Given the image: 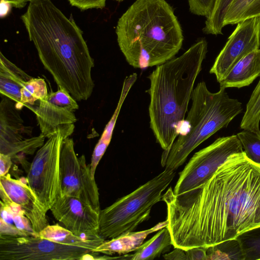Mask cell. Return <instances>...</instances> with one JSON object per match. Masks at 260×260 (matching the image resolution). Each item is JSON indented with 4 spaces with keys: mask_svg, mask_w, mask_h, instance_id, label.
Returning <instances> with one entry per match:
<instances>
[{
    "mask_svg": "<svg viewBox=\"0 0 260 260\" xmlns=\"http://www.w3.org/2000/svg\"><path fill=\"white\" fill-rule=\"evenodd\" d=\"M0 148L31 137L33 127L24 124L15 102L1 95Z\"/></svg>",
    "mask_w": 260,
    "mask_h": 260,
    "instance_id": "obj_15",
    "label": "cell"
},
{
    "mask_svg": "<svg viewBox=\"0 0 260 260\" xmlns=\"http://www.w3.org/2000/svg\"><path fill=\"white\" fill-rule=\"evenodd\" d=\"M61 196L76 197L100 212L99 188L84 155L78 157L73 140L63 139L60 155Z\"/></svg>",
    "mask_w": 260,
    "mask_h": 260,
    "instance_id": "obj_9",
    "label": "cell"
},
{
    "mask_svg": "<svg viewBox=\"0 0 260 260\" xmlns=\"http://www.w3.org/2000/svg\"><path fill=\"white\" fill-rule=\"evenodd\" d=\"M79 108L77 101L66 89L58 87L40 100L32 112L35 114L41 133L46 138L59 127H75L77 119L75 112Z\"/></svg>",
    "mask_w": 260,
    "mask_h": 260,
    "instance_id": "obj_12",
    "label": "cell"
},
{
    "mask_svg": "<svg viewBox=\"0 0 260 260\" xmlns=\"http://www.w3.org/2000/svg\"><path fill=\"white\" fill-rule=\"evenodd\" d=\"M9 3L13 7L18 9L23 8L27 3H30L32 0H2Z\"/></svg>",
    "mask_w": 260,
    "mask_h": 260,
    "instance_id": "obj_36",
    "label": "cell"
},
{
    "mask_svg": "<svg viewBox=\"0 0 260 260\" xmlns=\"http://www.w3.org/2000/svg\"><path fill=\"white\" fill-rule=\"evenodd\" d=\"M207 248L194 247L186 250L187 260H208Z\"/></svg>",
    "mask_w": 260,
    "mask_h": 260,
    "instance_id": "obj_33",
    "label": "cell"
},
{
    "mask_svg": "<svg viewBox=\"0 0 260 260\" xmlns=\"http://www.w3.org/2000/svg\"><path fill=\"white\" fill-rule=\"evenodd\" d=\"M12 165V159L8 155L0 153V177L6 175Z\"/></svg>",
    "mask_w": 260,
    "mask_h": 260,
    "instance_id": "obj_34",
    "label": "cell"
},
{
    "mask_svg": "<svg viewBox=\"0 0 260 260\" xmlns=\"http://www.w3.org/2000/svg\"><path fill=\"white\" fill-rule=\"evenodd\" d=\"M188 2L191 13L207 18L214 9L216 0H188Z\"/></svg>",
    "mask_w": 260,
    "mask_h": 260,
    "instance_id": "obj_30",
    "label": "cell"
},
{
    "mask_svg": "<svg viewBox=\"0 0 260 260\" xmlns=\"http://www.w3.org/2000/svg\"><path fill=\"white\" fill-rule=\"evenodd\" d=\"M172 245L171 234L167 226L159 230L132 254L124 255V259L152 260Z\"/></svg>",
    "mask_w": 260,
    "mask_h": 260,
    "instance_id": "obj_21",
    "label": "cell"
},
{
    "mask_svg": "<svg viewBox=\"0 0 260 260\" xmlns=\"http://www.w3.org/2000/svg\"><path fill=\"white\" fill-rule=\"evenodd\" d=\"M32 78L0 52L1 95L15 102L18 109H20L21 90Z\"/></svg>",
    "mask_w": 260,
    "mask_h": 260,
    "instance_id": "obj_17",
    "label": "cell"
},
{
    "mask_svg": "<svg viewBox=\"0 0 260 260\" xmlns=\"http://www.w3.org/2000/svg\"><path fill=\"white\" fill-rule=\"evenodd\" d=\"M163 257L168 260H187L186 251L179 248H175L172 252L164 255Z\"/></svg>",
    "mask_w": 260,
    "mask_h": 260,
    "instance_id": "obj_35",
    "label": "cell"
},
{
    "mask_svg": "<svg viewBox=\"0 0 260 260\" xmlns=\"http://www.w3.org/2000/svg\"><path fill=\"white\" fill-rule=\"evenodd\" d=\"M119 48L137 69L157 66L175 57L183 36L172 7L165 0H137L116 27Z\"/></svg>",
    "mask_w": 260,
    "mask_h": 260,
    "instance_id": "obj_4",
    "label": "cell"
},
{
    "mask_svg": "<svg viewBox=\"0 0 260 260\" xmlns=\"http://www.w3.org/2000/svg\"><path fill=\"white\" fill-rule=\"evenodd\" d=\"M137 79V74L136 73L126 76L124 79L120 95L116 108L111 119L106 125L101 137L93 151L90 166L91 175L93 178H94L98 165L111 142L113 130L122 105Z\"/></svg>",
    "mask_w": 260,
    "mask_h": 260,
    "instance_id": "obj_19",
    "label": "cell"
},
{
    "mask_svg": "<svg viewBox=\"0 0 260 260\" xmlns=\"http://www.w3.org/2000/svg\"><path fill=\"white\" fill-rule=\"evenodd\" d=\"M116 1H118V2H121V1H123L124 0H115Z\"/></svg>",
    "mask_w": 260,
    "mask_h": 260,
    "instance_id": "obj_38",
    "label": "cell"
},
{
    "mask_svg": "<svg viewBox=\"0 0 260 260\" xmlns=\"http://www.w3.org/2000/svg\"><path fill=\"white\" fill-rule=\"evenodd\" d=\"M244 260L260 259V226L246 231L236 238Z\"/></svg>",
    "mask_w": 260,
    "mask_h": 260,
    "instance_id": "obj_27",
    "label": "cell"
},
{
    "mask_svg": "<svg viewBox=\"0 0 260 260\" xmlns=\"http://www.w3.org/2000/svg\"><path fill=\"white\" fill-rule=\"evenodd\" d=\"M20 18L44 68L77 101L88 100L94 67L83 32L51 0H32Z\"/></svg>",
    "mask_w": 260,
    "mask_h": 260,
    "instance_id": "obj_2",
    "label": "cell"
},
{
    "mask_svg": "<svg viewBox=\"0 0 260 260\" xmlns=\"http://www.w3.org/2000/svg\"><path fill=\"white\" fill-rule=\"evenodd\" d=\"M207 252L209 259H239L244 260L243 253L239 242L236 239L228 240L215 246L209 247Z\"/></svg>",
    "mask_w": 260,
    "mask_h": 260,
    "instance_id": "obj_28",
    "label": "cell"
},
{
    "mask_svg": "<svg viewBox=\"0 0 260 260\" xmlns=\"http://www.w3.org/2000/svg\"><path fill=\"white\" fill-rule=\"evenodd\" d=\"M256 17H260V0H234L227 11L223 25H233Z\"/></svg>",
    "mask_w": 260,
    "mask_h": 260,
    "instance_id": "obj_22",
    "label": "cell"
},
{
    "mask_svg": "<svg viewBox=\"0 0 260 260\" xmlns=\"http://www.w3.org/2000/svg\"><path fill=\"white\" fill-rule=\"evenodd\" d=\"M75 127H59L37 151L29 165L27 183L48 211L61 196L60 155L62 142Z\"/></svg>",
    "mask_w": 260,
    "mask_h": 260,
    "instance_id": "obj_7",
    "label": "cell"
},
{
    "mask_svg": "<svg viewBox=\"0 0 260 260\" xmlns=\"http://www.w3.org/2000/svg\"><path fill=\"white\" fill-rule=\"evenodd\" d=\"M0 235L13 237L28 236L26 234L19 230L15 225L0 219Z\"/></svg>",
    "mask_w": 260,
    "mask_h": 260,
    "instance_id": "obj_32",
    "label": "cell"
},
{
    "mask_svg": "<svg viewBox=\"0 0 260 260\" xmlns=\"http://www.w3.org/2000/svg\"><path fill=\"white\" fill-rule=\"evenodd\" d=\"M167 220L160 222L154 226L139 232H128L115 238L105 241L95 248L93 253H102L107 255L114 253L126 254L136 251L143 244L147 237L155 232L167 226Z\"/></svg>",
    "mask_w": 260,
    "mask_h": 260,
    "instance_id": "obj_18",
    "label": "cell"
},
{
    "mask_svg": "<svg viewBox=\"0 0 260 260\" xmlns=\"http://www.w3.org/2000/svg\"><path fill=\"white\" fill-rule=\"evenodd\" d=\"M207 47L202 39L180 56L156 66L148 76L150 127L164 150L162 167L185 121Z\"/></svg>",
    "mask_w": 260,
    "mask_h": 260,
    "instance_id": "obj_3",
    "label": "cell"
},
{
    "mask_svg": "<svg viewBox=\"0 0 260 260\" xmlns=\"http://www.w3.org/2000/svg\"><path fill=\"white\" fill-rule=\"evenodd\" d=\"M175 174V171L165 169L130 193L101 210L99 236L110 239L135 230L149 218L153 206L162 201L163 192Z\"/></svg>",
    "mask_w": 260,
    "mask_h": 260,
    "instance_id": "obj_6",
    "label": "cell"
},
{
    "mask_svg": "<svg viewBox=\"0 0 260 260\" xmlns=\"http://www.w3.org/2000/svg\"><path fill=\"white\" fill-rule=\"evenodd\" d=\"M0 184L1 201L9 200L19 205L35 233L38 234L49 224L47 211L27 183L12 178L8 173L0 177Z\"/></svg>",
    "mask_w": 260,
    "mask_h": 260,
    "instance_id": "obj_14",
    "label": "cell"
},
{
    "mask_svg": "<svg viewBox=\"0 0 260 260\" xmlns=\"http://www.w3.org/2000/svg\"><path fill=\"white\" fill-rule=\"evenodd\" d=\"M210 70L219 82L240 59L260 47V17L237 24Z\"/></svg>",
    "mask_w": 260,
    "mask_h": 260,
    "instance_id": "obj_11",
    "label": "cell"
},
{
    "mask_svg": "<svg viewBox=\"0 0 260 260\" xmlns=\"http://www.w3.org/2000/svg\"><path fill=\"white\" fill-rule=\"evenodd\" d=\"M236 135L246 157L260 166V132L244 129Z\"/></svg>",
    "mask_w": 260,
    "mask_h": 260,
    "instance_id": "obj_29",
    "label": "cell"
},
{
    "mask_svg": "<svg viewBox=\"0 0 260 260\" xmlns=\"http://www.w3.org/2000/svg\"><path fill=\"white\" fill-rule=\"evenodd\" d=\"M38 236L60 244L88 248L92 252L105 241L100 237L93 239H85L78 236L66 228H63L58 224H48L39 233Z\"/></svg>",
    "mask_w": 260,
    "mask_h": 260,
    "instance_id": "obj_20",
    "label": "cell"
},
{
    "mask_svg": "<svg viewBox=\"0 0 260 260\" xmlns=\"http://www.w3.org/2000/svg\"><path fill=\"white\" fill-rule=\"evenodd\" d=\"M243 152L237 135L217 138L191 157L179 173L174 193L180 194L204 184L231 155Z\"/></svg>",
    "mask_w": 260,
    "mask_h": 260,
    "instance_id": "obj_8",
    "label": "cell"
},
{
    "mask_svg": "<svg viewBox=\"0 0 260 260\" xmlns=\"http://www.w3.org/2000/svg\"><path fill=\"white\" fill-rule=\"evenodd\" d=\"M91 249L56 243L39 236L0 235V260H81Z\"/></svg>",
    "mask_w": 260,
    "mask_h": 260,
    "instance_id": "obj_10",
    "label": "cell"
},
{
    "mask_svg": "<svg viewBox=\"0 0 260 260\" xmlns=\"http://www.w3.org/2000/svg\"><path fill=\"white\" fill-rule=\"evenodd\" d=\"M71 6L82 11L91 9H102L106 6L107 0H68Z\"/></svg>",
    "mask_w": 260,
    "mask_h": 260,
    "instance_id": "obj_31",
    "label": "cell"
},
{
    "mask_svg": "<svg viewBox=\"0 0 260 260\" xmlns=\"http://www.w3.org/2000/svg\"><path fill=\"white\" fill-rule=\"evenodd\" d=\"M260 79L253 90L246 106L240 128L260 132Z\"/></svg>",
    "mask_w": 260,
    "mask_h": 260,
    "instance_id": "obj_24",
    "label": "cell"
},
{
    "mask_svg": "<svg viewBox=\"0 0 260 260\" xmlns=\"http://www.w3.org/2000/svg\"><path fill=\"white\" fill-rule=\"evenodd\" d=\"M45 137L40 134L30 137L21 141L0 148V153L8 155L12 159L19 160L20 155H32L45 143Z\"/></svg>",
    "mask_w": 260,
    "mask_h": 260,
    "instance_id": "obj_25",
    "label": "cell"
},
{
    "mask_svg": "<svg viewBox=\"0 0 260 260\" xmlns=\"http://www.w3.org/2000/svg\"><path fill=\"white\" fill-rule=\"evenodd\" d=\"M191 105L185 119L187 132L173 144L162 167L175 171L197 147L222 128L242 111V103L231 98L225 88L211 92L201 81L194 87Z\"/></svg>",
    "mask_w": 260,
    "mask_h": 260,
    "instance_id": "obj_5",
    "label": "cell"
},
{
    "mask_svg": "<svg viewBox=\"0 0 260 260\" xmlns=\"http://www.w3.org/2000/svg\"><path fill=\"white\" fill-rule=\"evenodd\" d=\"M50 210L54 217L75 235L88 239L100 237V212L78 198L61 196Z\"/></svg>",
    "mask_w": 260,
    "mask_h": 260,
    "instance_id": "obj_13",
    "label": "cell"
},
{
    "mask_svg": "<svg viewBox=\"0 0 260 260\" xmlns=\"http://www.w3.org/2000/svg\"><path fill=\"white\" fill-rule=\"evenodd\" d=\"M260 77V49L238 61L218 83L220 87L240 88L249 86Z\"/></svg>",
    "mask_w": 260,
    "mask_h": 260,
    "instance_id": "obj_16",
    "label": "cell"
},
{
    "mask_svg": "<svg viewBox=\"0 0 260 260\" xmlns=\"http://www.w3.org/2000/svg\"><path fill=\"white\" fill-rule=\"evenodd\" d=\"M1 17L4 18L7 16L12 6L8 2L1 0Z\"/></svg>",
    "mask_w": 260,
    "mask_h": 260,
    "instance_id": "obj_37",
    "label": "cell"
},
{
    "mask_svg": "<svg viewBox=\"0 0 260 260\" xmlns=\"http://www.w3.org/2000/svg\"><path fill=\"white\" fill-rule=\"evenodd\" d=\"M233 1L216 0L214 9L205 21V26L203 29L205 34L214 35L222 34L224 18Z\"/></svg>",
    "mask_w": 260,
    "mask_h": 260,
    "instance_id": "obj_26",
    "label": "cell"
},
{
    "mask_svg": "<svg viewBox=\"0 0 260 260\" xmlns=\"http://www.w3.org/2000/svg\"><path fill=\"white\" fill-rule=\"evenodd\" d=\"M48 93L45 80L32 77L26 83L21 90L19 109L25 106L33 111L39 102L45 99Z\"/></svg>",
    "mask_w": 260,
    "mask_h": 260,
    "instance_id": "obj_23",
    "label": "cell"
},
{
    "mask_svg": "<svg viewBox=\"0 0 260 260\" xmlns=\"http://www.w3.org/2000/svg\"><path fill=\"white\" fill-rule=\"evenodd\" d=\"M172 245L209 247L260 226V166L244 152L231 155L204 184L163 194Z\"/></svg>",
    "mask_w": 260,
    "mask_h": 260,
    "instance_id": "obj_1",
    "label": "cell"
}]
</instances>
